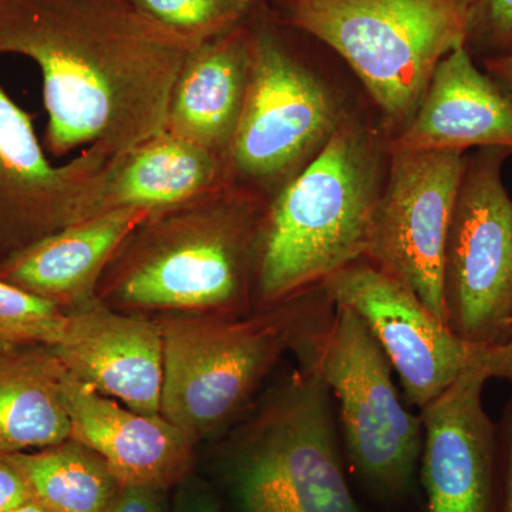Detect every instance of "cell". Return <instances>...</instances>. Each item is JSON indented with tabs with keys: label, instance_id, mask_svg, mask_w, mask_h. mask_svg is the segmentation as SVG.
<instances>
[{
	"label": "cell",
	"instance_id": "cell-11",
	"mask_svg": "<svg viewBox=\"0 0 512 512\" xmlns=\"http://www.w3.org/2000/svg\"><path fill=\"white\" fill-rule=\"evenodd\" d=\"M340 120L328 90L272 30L252 33L251 72L229 170L258 183L282 180L318 153Z\"/></svg>",
	"mask_w": 512,
	"mask_h": 512
},
{
	"label": "cell",
	"instance_id": "cell-16",
	"mask_svg": "<svg viewBox=\"0 0 512 512\" xmlns=\"http://www.w3.org/2000/svg\"><path fill=\"white\" fill-rule=\"evenodd\" d=\"M501 148L512 153V97L481 72L467 45L439 63L409 121L387 154Z\"/></svg>",
	"mask_w": 512,
	"mask_h": 512
},
{
	"label": "cell",
	"instance_id": "cell-15",
	"mask_svg": "<svg viewBox=\"0 0 512 512\" xmlns=\"http://www.w3.org/2000/svg\"><path fill=\"white\" fill-rule=\"evenodd\" d=\"M62 396L72 427L70 440L99 454L120 485L168 490L187 477L192 440L161 414L124 409L67 372Z\"/></svg>",
	"mask_w": 512,
	"mask_h": 512
},
{
	"label": "cell",
	"instance_id": "cell-6",
	"mask_svg": "<svg viewBox=\"0 0 512 512\" xmlns=\"http://www.w3.org/2000/svg\"><path fill=\"white\" fill-rule=\"evenodd\" d=\"M164 214L160 231L124 272L120 298L146 308L241 309L262 221L254 201L225 187Z\"/></svg>",
	"mask_w": 512,
	"mask_h": 512
},
{
	"label": "cell",
	"instance_id": "cell-27",
	"mask_svg": "<svg viewBox=\"0 0 512 512\" xmlns=\"http://www.w3.org/2000/svg\"><path fill=\"white\" fill-rule=\"evenodd\" d=\"M498 431L501 448L500 512H512V397L505 404Z\"/></svg>",
	"mask_w": 512,
	"mask_h": 512
},
{
	"label": "cell",
	"instance_id": "cell-2",
	"mask_svg": "<svg viewBox=\"0 0 512 512\" xmlns=\"http://www.w3.org/2000/svg\"><path fill=\"white\" fill-rule=\"evenodd\" d=\"M382 187L372 138L340 120L262 217L255 265L259 303L269 308L291 299L363 258Z\"/></svg>",
	"mask_w": 512,
	"mask_h": 512
},
{
	"label": "cell",
	"instance_id": "cell-4",
	"mask_svg": "<svg viewBox=\"0 0 512 512\" xmlns=\"http://www.w3.org/2000/svg\"><path fill=\"white\" fill-rule=\"evenodd\" d=\"M474 0H285L286 22L332 47L394 126L419 106L434 70L467 45Z\"/></svg>",
	"mask_w": 512,
	"mask_h": 512
},
{
	"label": "cell",
	"instance_id": "cell-5",
	"mask_svg": "<svg viewBox=\"0 0 512 512\" xmlns=\"http://www.w3.org/2000/svg\"><path fill=\"white\" fill-rule=\"evenodd\" d=\"M333 396L302 365L262 410L228 464L239 512H362L340 463Z\"/></svg>",
	"mask_w": 512,
	"mask_h": 512
},
{
	"label": "cell",
	"instance_id": "cell-28",
	"mask_svg": "<svg viewBox=\"0 0 512 512\" xmlns=\"http://www.w3.org/2000/svg\"><path fill=\"white\" fill-rule=\"evenodd\" d=\"M484 64L488 76L512 97V52L488 57Z\"/></svg>",
	"mask_w": 512,
	"mask_h": 512
},
{
	"label": "cell",
	"instance_id": "cell-29",
	"mask_svg": "<svg viewBox=\"0 0 512 512\" xmlns=\"http://www.w3.org/2000/svg\"><path fill=\"white\" fill-rule=\"evenodd\" d=\"M177 512H222L220 505L201 488H188Z\"/></svg>",
	"mask_w": 512,
	"mask_h": 512
},
{
	"label": "cell",
	"instance_id": "cell-14",
	"mask_svg": "<svg viewBox=\"0 0 512 512\" xmlns=\"http://www.w3.org/2000/svg\"><path fill=\"white\" fill-rule=\"evenodd\" d=\"M52 349L80 382L134 412L161 414L164 339L156 323L87 303L67 315L63 338Z\"/></svg>",
	"mask_w": 512,
	"mask_h": 512
},
{
	"label": "cell",
	"instance_id": "cell-19",
	"mask_svg": "<svg viewBox=\"0 0 512 512\" xmlns=\"http://www.w3.org/2000/svg\"><path fill=\"white\" fill-rule=\"evenodd\" d=\"M228 170L227 158L165 130L113 160L100 212L178 210L227 187Z\"/></svg>",
	"mask_w": 512,
	"mask_h": 512
},
{
	"label": "cell",
	"instance_id": "cell-1",
	"mask_svg": "<svg viewBox=\"0 0 512 512\" xmlns=\"http://www.w3.org/2000/svg\"><path fill=\"white\" fill-rule=\"evenodd\" d=\"M198 45L133 0H0V55L42 73L46 147L123 157L163 133L175 82Z\"/></svg>",
	"mask_w": 512,
	"mask_h": 512
},
{
	"label": "cell",
	"instance_id": "cell-12",
	"mask_svg": "<svg viewBox=\"0 0 512 512\" xmlns=\"http://www.w3.org/2000/svg\"><path fill=\"white\" fill-rule=\"evenodd\" d=\"M113 160L86 148L53 165L33 121L0 86V264L33 242L100 214Z\"/></svg>",
	"mask_w": 512,
	"mask_h": 512
},
{
	"label": "cell",
	"instance_id": "cell-30",
	"mask_svg": "<svg viewBox=\"0 0 512 512\" xmlns=\"http://www.w3.org/2000/svg\"><path fill=\"white\" fill-rule=\"evenodd\" d=\"M9 512H50L47 508L43 507L42 504L37 503V501L32 500L29 501L28 504L22 505V507L16 508V510H12Z\"/></svg>",
	"mask_w": 512,
	"mask_h": 512
},
{
	"label": "cell",
	"instance_id": "cell-10",
	"mask_svg": "<svg viewBox=\"0 0 512 512\" xmlns=\"http://www.w3.org/2000/svg\"><path fill=\"white\" fill-rule=\"evenodd\" d=\"M389 157L387 183L373 211L363 258L404 282L446 322L444 259L467 157L460 151Z\"/></svg>",
	"mask_w": 512,
	"mask_h": 512
},
{
	"label": "cell",
	"instance_id": "cell-23",
	"mask_svg": "<svg viewBox=\"0 0 512 512\" xmlns=\"http://www.w3.org/2000/svg\"><path fill=\"white\" fill-rule=\"evenodd\" d=\"M141 12L194 45L241 26L254 0H133Z\"/></svg>",
	"mask_w": 512,
	"mask_h": 512
},
{
	"label": "cell",
	"instance_id": "cell-3",
	"mask_svg": "<svg viewBox=\"0 0 512 512\" xmlns=\"http://www.w3.org/2000/svg\"><path fill=\"white\" fill-rule=\"evenodd\" d=\"M258 318L174 320L161 326V416L191 440L227 426L286 349L302 359L335 311L323 285Z\"/></svg>",
	"mask_w": 512,
	"mask_h": 512
},
{
	"label": "cell",
	"instance_id": "cell-17",
	"mask_svg": "<svg viewBox=\"0 0 512 512\" xmlns=\"http://www.w3.org/2000/svg\"><path fill=\"white\" fill-rule=\"evenodd\" d=\"M151 217L136 208L100 212L10 256L0 279L57 305L84 301L117 249Z\"/></svg>",
	"mask_w": 512,
	"mask_h": 512
},
{
	"label": "cell",
	"instance_id": "cell-8",
	"mask_svg": "<svg viewBox=\"0 0 512 512\" xmlns=\"http://www.w3.org/2000/svg\"><path fill=\"white\" fill-rule=\"evenodd\" d=\"M322 285L335 305L365 320L413 406L433 402L473 367H488L512 382V343L480 345L460 338L409 286L369 259H357Z\"/></svg>",
	"mask_w": 512,
	"mask_h": 512
},
{
	"label": "cell",
	"instance_id": "cell-24",
	"mask_svg": "<svg viewBox=\"0 0 512 512\" xmlns=\"http://www.w3.org/2000/svg\"><path fill=\"white\" fill-rule=\"evenodd\" d=\"M470 39L497 50L498 55L511 53L512 0H474Z\"/></svg>",
	"mask_w": 512,
	"mask_h": 512
},
{
	"label": "cell",
	"instance_id": "cell-26",
	"mask_svg": "<svg viewBox=\"0 0 512 512\" xmlns=\"http://www.w3.org/2000/svg\"><path fill=\"white\" fill-rule=\"evenodd\" d=\"M32 500V491L25 477L8 457H0V512L16 510Z\"/></svg>",
	"mask_w": 512,
	"mask_h": 512
},
{
	"label": "cell",
	"instance_id": "cell-31",
	"mask_svg": "<svg viewBox=\"0 0 512 512\" xmlns=\"http://www.w3.org/2000/svg\"><path fill=\"white\" fill-rule=\"evenodd\" d=\"M508 342L512 343V318L510 323H508Z\"/></svg>",
	"mask_w": 512,
	"mask_h": 512
},
{
	"label": "cell",
	"instance_id": "cell-22",
	"mask_svg": "<svg viewBox=\"0 0 512 512\" xmlns=\"http://www.w3.org/2000/svg\"><path fill=\"white\" fill-rule=\"evenodd\" d=\"M67 325L60 305L0 279V352L56 346Z\"/></svg>",
	"mask_w": 512,
	"mask_h": 512
},
{
	"label": "cell",
	"instance_id": "cell-21",
	"mask_svg": "<svg viewBox=\"0 0 512 512\" xmlns=\"http://www.w3.org/2000/svg\"><path fill=\"white\" fill-rule=\"evenodd\" d=\"M5 457L50 512H109L120 488L106 461L74 440Z\"/></svg>",
	"mask_w": 512,
	"mask_h": 512
},
{
	"label": "cell",
	"instance_id": "cell-9",
	"mask_svg": "<svg viewBox=\"0 0 512 512\" xmlns=\"http://www.w3.org/2000/svg\"><path fill=\"white\" fill-rule=\"evenodd\" d=\"M510 154L480 148L467 158L448 231L446 322L460 338L480 345L508 343L512 318V197L503 181Z\"/></svg>",
	"mask_w": 512,
	"mask_h": 512
},
{
	"label": "cell",
	"instance_id": "cell-13",
	"mask_svg": "<svg viewBox=\"0 0 512 512\" xmlns=\"http://www.w3.org/2000/svg\"><path fill=\"white\" fill-rule=\"evenodd\" d=\"M491 379L488 367L468 369L420 409L427 512H500V431L483 403Z\"/></svg>",
	"mask_w": 512,
	"mask_h": 512
},
{
	"label": "cell",
	"instance_id": "cell-25",
	"mask_svg": "<svg viewBox=\"0 0 512 512\" xmlns=\"http://www.w3.org/2000/svg\"><path fill=\"white\" fill-rule=\"evenodd\" d=\"M165 491L147 485H120L109 512H168Z\"/></svg>",
	"mask_w": 512,
	"mask_h": 512
},
{
	"label": "cell",
	"instance_id": "cell-7",
	"mask_svg": "<svg viewBox=\"0 0 512 512\" xmlns=\"http://www.w3.org/2000/svg\"><path fill=\"white\" fill-rule=\"evenodd\" d=\"M301 363L318 367L338 399L346 450L360 477L377 493L406 491L421 456L423 424L403 406L393 367L365 320L335 305Z\"/></svg>",
	"mask_w": 512,
	"mask_h": 512
},
{
	"label": "cell",
	"instance_id": "cell-18",
	"mask_svg": "<svg viewBox=\"0 0 512 512\" xmlns=\"http://www.w3.org/2000/svg\"><path fill=\"white\" fill-rule=\"evenodd\" d=\"M251 59L252 33L242 26L195 47L175 82L165 130L227 158Z\"/></svg>",
	"mask_w": 512,
	"mask_h": 512
},
{
	"label": "cell",
	"instance_id": "cell-20",
	"mask_svg": "<svg viewBox=\"0 0 512 512\" xmlns=\"http://www.w3.org/2000/svg\"><path fill=\"white\" fill-rule=\"evenodd\" d=\"M64 372L50 346L0 352V457L70 440Z\"/></svg>",
	"mask_w": 512,
	"mask_h": 512
}]
</instances>
